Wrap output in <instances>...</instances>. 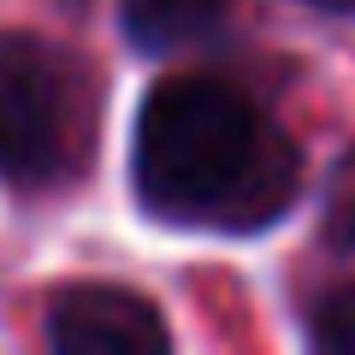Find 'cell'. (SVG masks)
<instances>
[{"mask_svg":"<svg viewBox=\"0 0 355 355\" xmlns=\"http://www.w3.org/2000/svg\"><path fill=\"white\" fill-rule=\"evenodd\" d=\"M130 190L166 225L266 231L302 190V154L237 83L166 77L137 119Z\"/></svg>","mask_w":355,"mask_h":355,"instance_id":"cell-1","label":"cell"},{"mask_svg":"<svg viewBox=\"0 0 355 355\" xmlns=\"http://www.w3.org/2000/svg\"><path fill=\"white\" fill-rule=\"evenodd\" d=\"M95 65L30 30L0 36V178L24 196L77 184L95 154Z\"/></svg>","mask_w":355,"mask_h":355,"instance_id":"cell-2","label":"cell"},{"mask_svg":"<svg viewBox=\"0 0 355 355\" xmlns=\"http://www.w3.org/2000/svg\"><path fill=\"white\" fill-rule=\"evenodd\" d=\"M48 343L60 355H160L172 331L148 296L119 284H77L53 302Z\"/></svg>","mask_w":355,"mask_h":355,"instance_id":"cell-3","label":"cell"},{"mask_svg":"<svg viewBox=\"0 0 355 355\" xmlns=\"http://www.w3.org/2000/svg\"><path fill=\"white\" fill-rule=\"evenodd\" d=\"M130 48L142 53H184L196 42L219 36L231 18V0H119Z\"/></svg>","mask_w":355,"mask_h":355,"instance_id":"cell-4","label":"cell"},{"mask_svg":"<svg viewBox=\"0 0 355 355\" xmlns=\"http://www.w3.org/2000/svg\"><path fill=\"white\" fill-rule=\"evenodd\" d=\"M308 343L326 355H355V284H331L308 308Z\"/></svg>","mask_w":355,"mask_h":355,"instance_id":"cell-5","label":"cell"},{"mask_svg":"<svg viewBox=\"0 0 355 355\" xmlns=\"http://www.w3.org/2000/svg\"><path fill=\"white\" fill-rule=\"evenodd\" d=\"M326 231L338 249L355 254V154L338 166V184H331V202H326Z\"/></svg>","mask_w":355,"mask_h":355,"instance_id":"cell-6","label":"cell"},{"mask_svg":"<svg viewBox=\"0 0 355 355\" xmlns=\"http://www.w3.org/2000/svg\"><path fill=\"white\" fill-rule=\"evenodd\" d=\"M314 6H331V12H349L355 0H314Z\"/></svg>","mask_w":355,"mask_h":355,"instance_id":"cell-7","label":"cell"}]
</instances>
